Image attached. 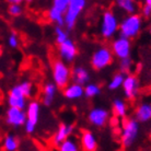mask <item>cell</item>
Listing matches in <instances>:
<instances>
[{"instance_id":"ffe728a7","label":"cell","mask_w":151,"mask_h":151,"mask_svg":"<svg viewBox=\"0 0 151 151\" xmlns=\"http://www.w3.org/2000/svg\"><path fill=\"white\" fill-rule=\"evenodd\" d=\"M57 89L58 88L53 81L45 83V86L43 88V104L45 106L53 105L54 100L57 95Z\"/></svg>"},{"instance_id":"30bf717a","label":"cell","mask_w":151,"mask_h":151,"mask_svg":"<svg viewBox=\"0 0 151 151\" xmlns=\"http://www.w3.org/2000/svg\"><path fill=\"white\" fill-rule=\"evenodd\" d=\"M7 102L9 107H15L25 111L27 106V98L20 89L19 84H15L10 89L7 96Z\"/></svg>"},{"instance_id":"4fadbf2b","label":"cell","mask_w":151,"mask_h":151,"mask_svg":"<svg viewBox=\"0 0 151 151\" xmlns=\"http://www.w3.org/2000/svg\"><path fill=\"white\" fill-rule=\"evenodd\" d=\"M6 124L13 128H19L25 125L27 122V113L24 110L9 107L6 112Z\"/></svg>"},{"instance_id":"44dd1931","label":"cell","mask_w":151,"mask_h":151,"mask_svg":"<svg viewBox=\"0 0 151 151\" xmlns=\"http://www.w3.org/2000/svg\"><path fill=\"white\" fill-rule=\"evenodd\" d=\"M112 112L114 117L116 118H126L128 113V106L127 103L123 99H115L112 103Z\"/></svg>"},{"instance_id":"ba28073f","label":"cell","mask_w":151,"mask_h":151,"mask_svg":"<svg viewBox=\"0 0 151 151\" xmlns=\"http://www.w3.org/2000/svg\"><path fill=\"white\" fill-rule=\"evenodd\" d=\"M69 0H54L50 8L47 11V18L56 27H65L64 17L67 11Z\"/></svg>"},{"instance_id":"5b68a950","label":"cell","mask_w":151,"mask_h":151,"mask_svg":"<svg viewBox=\"0 0 151 151\" xmlns=\"http://www.w3.org/2000/svg\"><path fill=\"white\" fill-rule=\"evenodd\" d=\"M86 7H87L86 0H69L68 8L64 17L65 27L67 30L70 31L76 27L80 14L83 12Z\"/></svg>"},{"instance_id":"83f0119b","label":"cell","mask_w":151,"mask_h":151,"mask_svg":"<svg viewBox=\"0 0 151 151\" xmlns=\"http://www.w3.org/2000/svg\"><path fill=\"white\" fill-rule=\"evenodd\" d=\"M19 87L27 99H30L31 96L33 95L34 87H33V84H32L31 81H29V80H24V81H22V82L19 83Z\"/></svg>"},{"instance_id":"7402d4cb","label":"cell","mask_w":151,"mask_h":151,"mask_svg":"<svg viewBox=\"0 0 151 151\" xmlns=\"http://www.w3.org/2000/svg\"><path fill=\"white\" fill-rule=\"evenodd\" d=\"M116 7L127 15L135 14L137 12V2L132 0H117Z\"/></svg>"},{"instance_id":"7a4b0ae2","label":"cell","mask_w":151,"mask_h":151,"mask_svg":"<svg viewBox=\"0 0 151 151\" xmlns=\"http://www.w3.org/2000/svg\"><path fill=\"white\" fill-rule=\"evenodd\" d=\"M140 124L134 117H126L122 122L121 144L124 148H130L139 136Z\"/></svg>"},{"instance_id":"484cf974","label":"cell","mask_w":151,"mask_h":151,"mask_svg":"<svg viewBox=\"0 0 151 151\" xmlns=\"http://www.w3.org/2000/svg\"><path fill=\"white\" fill-rule=\"evenodd\" d=\"M58 151H80V145L76 139L69 138L58 146Z\"/></svg>"},{"instance_id":"e575fe53","label":"cell","mask_w":151,"mask_h":151,"mask_svg":"<svg viewBox=\"0 0 151 151\" xmlns=\"http://www.w3.org/2000/svg\"><path fill=\"white\" fill-rule=\"evenodd\" d=\"M2 52H4V50H2V47H1V46H0V56H1V55H2Z\"/></svg>"},{"instance_id":"d6986e66","label":"cell","mask_w":151,"mask_h":151,"mask_svg":"<svg viewBox=\"0 0 151 151\" xmlns=\"http://www.w3.org/2000/svg\"><path fill=\"white\" fill-rule=\"evenodd\" d=\"M71 78L73 82L84 87L90 82V73L83 66H76L71 70Z\"/></svg>"},{"instance_id":"8992f818","label":"cell","mask_w":151,"mask_h":151,"mask_svg":"<svg viewBox=\"0 0 151 151\" xmlns=\"http://www.w3.org/2000/svg\"><path fill=\"white\" fill-rule=\"evenodd\" d=\"M114 56L110 47L101 46L93 52L90 59V64L94 70H103L113 63Z\"/></svg>"},{"instance_id":"5bb4252c","label":"cell","mask_w":151,"mask_h":151,"mask_svg":"<svg viewBox=\"0 0 151 151\" xmlns=\"http://www.w3.org/2000/svg\"><path fill=\"white\" fill-rule=\"evenodd\" d=\"M122 88L124 91L125 98L127 100H134L136 99L139 92V80L134 73H128L125 76V80Z\"/></svg>"},{"instance_id":"d590c367","label":"cell","mask_w":151,"mask_h":151,"mask_svg":"<svg viewBox=\"0 0 151 151\" xmlns=\"http://www.w3.org/2000/svg\"><path fill=\"white\" fill-rule=\"evenodd\" d=\"M149 33L151 34V24H150V27H149Z\"/></svg>"},{"instance_id":"9a60e30c","label":"cell","mask_w":151,"mask_h":151,"mask_svg":"<svg viewBox=\"0 0 151 151\" xmlns=\"http://www.w3.org/2000/svg\"><path fill=\"white\" fill-rule=\"evenodd\" d=\"M73 125L67 124V123H61L58 128H57L56 132L54 134L53 136V144L54 146H59L60 144H63L65 140H67L70 138V136L73 132Z\"/></svg>"},{"instance_id":"6da1fadb","label":"cell","mask_w":151,"mask_h":151,"mask_svg":"<svg viewBox=\"0 0 151 151\" xmlns=\"http://www.w3.org/2000/svg\"><path fill=\"white\" fill-rule=\"evenodd\" d=\"M142 25H144L142 17L138 13L125 15L119 21V27H118L119 36L130 41L136 37L137 35H139V33L142 30Z\"/></svg>"},{"instance_id":"ac0fdd59","label":"cell","mask_w":151,"mask_h":151,"mask_svg":"<svg viewBox=\"0 0 151 151\" xmlns=\"http://www.w3.org/2000/svg\"><path fill=\"white\" fill-rule=\"evenodd\" d=\"M63 95L69 101H77L84 96V90L82 86L72 82L63 89Z\"/></svg>"},{"instance_id":"52a82bcc","label":"cell","mask_w":151,"mask_h":151,"mask_svg":"<svg viewBox=\"0 0 151 151\" xmlns=\"http://www.w3.org/2000/svg\"><path fill=\"white\" fill-rule=\"evenodd\" d=\"M27 113V122L24 125V130L27 134L32 135L36 130V126L40 121V114H41V103L33 100L27 103V106L25 109Z\"/></svg>"},{"instance_id":"2e32d148","label":"cell","mask_w":151,"mask_h":151,"mask_svg":"<svg viewBox=\"0 0 151 151\" xmlns=\"http://www.w3.org/2000/svg\"><path fill=\"white\" fill-rule=\"evenodd\" d=\"M80 146L83 151H96L98 150V139L94 132L86 129L82 130L80 137Z\"/></svg>"},{"instance_id":"4316f807","label":"cell","mask_w":151,"mask_h":151,"mask_svg":"<svg viewBox=\"0 0 151 151\" xmlns=\"http://www.w3.org/2000/svg\"><path fill=\"white\" fill-rule=\"evenodd\" d=\"M69 38L68 32L64 27H55V40L58 45L63 44Z\"/></svg>"},{"instance_id":"7c38bea8","label":"cell","mask_w":151,"mask_h":151,"mask_svg":"<svg viewBox=\"0 0 151 151\" xmlns=\"http://www.w3.org/2000/svg\"><path fill=\"white\" fill-rule=\"evenodd\" d=\"M58 55L60 60L66 64H70L75 61L76 57L78 55V47L71 38H68L63 44L58 45Z\"/></svg>"},{"instance_id":"cb8c5ba5","label":"cell","mask_w":151,"mask_h":151,"mask_svg":"<svg viewBox=\"0 0 151 151\" xmlns=\"http://www.w3.org/2000/svg\"><path fill=\"white\" fill-rule=\"evenodd\" d=\"M83 90H84V96L88 99L95 98V96L101 94V87H100V84L94 82H89L88 84H86L83 87Z\"/></svg>"},{"instance_id":"d6a6232c","label":"cell","mask_w":151,"mask_h":151,"mask_svg":"<svg viewBox=\"0 0 151 151\" xmlns=\"http://www.w3.org/2000/svg\"><path fill=\"white\" fill-rule=\"evenodd\" d=\"M9 4H22V1L21 0H11V1H9Z\"/></svg>"},{"instance_id":"8fae6325","label":"cell","mask_w":151,"mask_h":151,"mask_svg":"<svg viewBox=\"0 0 151 151\" xmlns=\"http://www.w3.org/2000/svg\"><path fill=\"white\" fill-rule=\"evenodd\" d=\"M88 121L92 126L102 128L110 121V111L101 106L93 107L88 114Z\"/></svg>"},{"instance_id":"d4e9b609","label":"cell","mask_w":151,"mask_h":151,"mask_svg":"<svg viewBox=\"0 0 151 151\" xmlns=\"http://www.w3.org/2000/svg\"><path fill=\"white\" fill-rule=\"evenodd\" d=\"M125 76L126 75L122 73V72H117V73L113 75V77L111 78L110 82L107 84L109 90L116 91V90H118L119 88H122L123 83H124V80H125Z\"/></svg>"},{"instance_id":"f546056e","label":"cell","mask_w":151,"mask_h":151,"mask_svg":"<svg viewBox=\"0 0 151 151\" xmlns=\"http://www.w3.org/2000/svg\"><path fill=\"white\" fill-rule=\"evenodd\" d=\"M8 13L11 17H20L23 13V7L21 4H9L8 7Z\"/></svg>"},{"instance_id":"836d02e7","label":"cell","mask_w":151,"mask_h":151,"mask_svg":"<svg viewBox=\"0 0 151 151\" xmlns=\"http://www.w3.org/2000/svg\"><path fill=\"white\" fill-rule=\"evenodd\" d=\"M144 4H146V6H148V7L151 8V0H146Z\"/></svg>"},{"instance_id":"3957f363","label":"cell","mask_w":151,"mask_h":151,"mask_svg":"<svg viewBox=\"0 0 151 151\" xmlns=\"http://www.w3.org/2000/svg\"><path fill=\"white\" fill-rule=\"evenodd\" d=\"M119 20L116 13L112 10H106L103 12L100 21V34L104 40L113 38L118 33Z\"/></svg>"},{"instance_id":"8d00e7d4","label":"cell","mask_w":151,"mask_h":151,"mask_svg":"<svg viewBox=\"0 0 151 151\" xmlns=\"http://www.w3.org/2000/svg\"><path fill=\"white\" fill-rule=\"evenodd\" d=\"M150 136H151V127H150Z\"/></svg>"},{"instance_id":"4dcf8cb0","label":"cell","mask_w":151,"mask_h":151,"mask_svg":"<svg viewBox=\"0 0 151 151\" xmlns=\"http://www.w3.org/2000/svg\"><path fill=\"white\" fill-rule=\"evenodd\" d=\"M19 44H20V40L18 34L15 32L10 33V35L8 36V45H9V47H11V48H18Z\"/></svg>"},{"instance_id":"277c9868","label":"cell","mask_w":151,"mask_h":151,"mask_svg":"<svg viewBox=\"0 0 151 151\" xmlns=\"http://www.w3.org/2000/svg\"><path fill=\"white\" fill-rule=\"evenodd\" d=\"M52 76H53V82L56 84V87L59 89H64L70 82L71 69L68 64L64 63L60 59H56L52 64Z\"/></svg>"},{"instance_id":"e0dca14e","label":"cell","mask_w":151,"mask_h":151,"mask_svg":"<svg viewBox=\"0 0 151 151\" xmlns=\"http://www.w3.org/2000/svg\"><path fill=\"white\" fill-rule=\"evenodd\" d=\"M134 118L138 123H148L151 121V102H141L134 111Z\"/></svg>"},{"instance_id":"9c48e42d","label":"cell","mask_w":151,"mask_h":151,"mask_svg":"<svg viewBox=\"0 0 151 151\" xmlns=\"http://www.w3.org/2000/svg\"><path fill=\"white\" fill-rule=\"evenodd\" d=\"M111 50L113 53V56L116 57L118 60L129 58L132 54V42L127 38L118 36L112 42Z\"/></svg>"},{"instance_id":"603a6c76","label":"cell","mask_w":151,"mask_h":151,"mask_svg":"<svg viewBox=\"0 0 151 151\" xmlns=\"http://www.w3.org/2000/svg\"><path fill=\"white\" fill-rule=\"evenodd\" d=\"M4 151H17L20 147L19 138L12 134H9L4 138V144H2Z\"/></svg>"},{"instance_id":"1f68e13d","label":"cell","mask_w":151,"mask_h":151,"mask_svg":"<svg viewBox=\"0 0 151 151\" xmlns=\"http://www.w3.org/2000/svg\"><path fill=\"white\" fill-rule=\"evenodd\" d=\"M141 14H142V17H145V18L151 17V8L146 6V4H144L142 8H141Z\"/></svg>"},{"instance_id":"f1b7e54d","label":"cell","mask_w":151,"mask_h":151,"mask_svg":"<svg viewBox=\"0 0 151 151\" xmlns=\"http://www.w3.org/2000/svg\"><path fill=\"white\" fill-rule=\"evenodd\" d=\"M132 59L129 57V58H125V59H122L119 60V72L122 73H127L132 70Z\"/></svg>"}]
</instances>
